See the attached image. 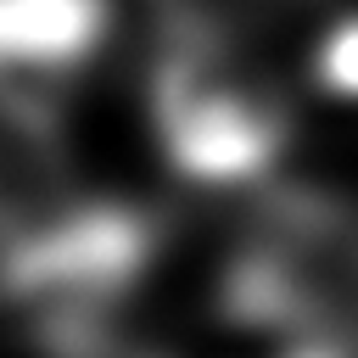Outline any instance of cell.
I'll use <instances>...</instances> for the list:
<instances>
[{
	"mask_svg": "<svg viewBox=\"0 0 358 358\" xmlns=\"http://www.w3.org/2000/svg\"><path fill=\"white\" fill-rule=\"evenodd\" d=\"M112 28L106 0H0V106L50 117L95 67Z\"/></svg>",
	"mask_w": 358,
	"mask_h": 358,
	"instance_id": "obj_4",
	"label": "cell"
},
{
	"mask_svg": "<svg viewBox=\"0 0 358 358\" xmlns=\"http://www.w3.org/2000/svg\"><path fill=\"white\" fill-rule=\"evenodd\" d=\"M224 308L246 330L341 341L358 324V218L324 196L274 201L229 263Z\"/></svg>",
	"mask_w": 358,
	"mask_h": 358,
	"instance_id": "obj_3",
	"label": "cell"
},
{
	"mask_svg": "<svg viewBox=\"0 0 358 358\" xmlns=\"http://www.w3.org/2000/svg\"><path fill=\"white\" fill-rule=\"evenodd\" d=\"M313 73H319V84L330 95L358 101V17H347V22H336L324 34V45L313 56Z\"/></svg>",
	"mask_w": 358,
	"mask_h": 358,
	"instance_id": "obj_5",
	"label": "cell"
},
{
	"mask_svg": "<svg viewBox=\"0 0 358 358\" xmlns=\"http://www.w3.org/2000/svg\"><path fill=\"white\" fill-rule=\"evenodd\" d=\"M151 123L185 179L241 185L280 162L291 140V101L280 73L241 34L185 22L157 50Z\"/></svg>",
	"mask_w": 358,
	"mask_h": 358,
	"instance_id": "obj_1",
	"label": "cell"
},
{
	"mask_svg": "<svg viewBox=\"0 0 358 358\" xmlns=\"http://www.w3.org/2000/svg\"><path fill=\"white\" fill-rule=\"evenodd\" d=\"M145 257L151 235L140 213L67 201L50 224L0 252V296L50 352H90L140 285Z\"/></svg>",
	"mask_w": 358,
	"mask_h": 358,
	"instance_id": "obj_2",
	"label": "cell"
}]
</instances>
